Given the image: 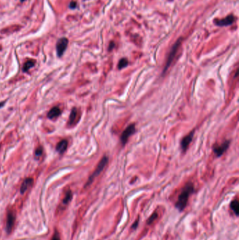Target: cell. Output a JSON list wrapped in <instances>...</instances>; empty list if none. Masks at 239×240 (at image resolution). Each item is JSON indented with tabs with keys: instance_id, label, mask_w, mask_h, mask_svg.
I'll list each match as a JSON object with an SVG mask.
<instances>
[{
	"instance_id": "6da1fadb",
	"label": "cell",
	"mask_w": 239,
	"mask_h": 240,
	"mask_svg": "<svg viewBox=\"0 0 239 240\" xmlns=\"http://www.w3.org/2000/svg\"><path fill=\"white\" fill-rule=\"evenodd\" d=\"M194 191V186L192 183L189 182L184 186L180 193L178 195L175 203V206L179 211H182L186 207L189 197Z\"/></svg>"
},
{
	"instance_id": "ba28073f",
	"label": "cell",
	"mask_w": 239,
	"mask_h": 240,
	"mask_svg": "<svg viewBox=\"0 0 239 240\" xmlns=\"http://www.w3.org/2000/svg\"><path fill=\"white\" fill-rule=\"evenodd\" d=\"M194 133H195V131H192L191 132L189 133L188 135H187L186 136L184 137L182 140L180 145H181L182 150L183 152H185V151L187 149V148H188L189 144H190L191 141H192Z\"/></svg>"
},
{
	"instance_id": "7402d4cb",
	"label": "cell",
	"mask_w": 239,
	"mask_h": 240,
	"mask_svg": "<svg viewBox=\"0 0 239 240\" xmlns=\"http://www.w3.org/2000/svg\"><path fill=\"white\" fill-rule=\"evenodd\" d=\"M114 47V42H112L111 44H110V46H109V50L112 51V49H113Z\"/></svg>"
},
{
	"instance_id": "4fadbf2b",
	"label": "cell",
	"mask_w": 239,
	"mask_h": 240,
	"mask_svg": "<svg viewBox=\"0 0 239 240\" xmlns=\"http://www.w3.org/2000/svg\"><path fill=\"white\" fill-rule=\"evenodd\" d=\"M159 213V212H158V210H156V211L153 212V213L151 214V216H150V217L149 218V219H148L147 221V224L148 225H153L154 222L157 221L159 219V218L161 217V214L159 215V213Z\"/></svg>"
},
{
	"instance_id": "7c38bea8",
	"label": "cell",
	"mask_w": 239,
	"mask_h": 240,
	"mask_svg": "<svg viewBox=\"0 0 239 240\" xmlns=\"http://www.w3.org/2000/svg\"><path fill=\"white\" fill-rule=\"evenodd\" d=\"M68 142L66 140H63V141H60L56 145V150L58 151V153L60 154H63L65 151H66L67 148H68Z\"/></svg>"
},
{
	"instance_id": "7a4b0ae2",
	"label": "cell",
	"mask_w": 239,
	"mask_h": 240,
	"mask_svg": "<svg viewBox=\"0 0 239 240\" xmlns=\"http://www.w3.org/2000/svg\"><path fill=\"white\" fill-rule=\"evenodd\" d=\"M107 163H108V157L107 156H104L101 159V160L100 161V162L98 163V166H97L96 169H95V171L93 172V174L90 175V176L89 177V178H88V181H87L86 187L88 186L89 185L91 184L92 182L93 181L94 179L96 178V177H98V176H99L100 174H101L102 171H103V169L105 168L106 165L107 164Z\"/></svg>"
},
{
	"instance_id": "277c9868",
	"label": "cell",
	"mask_w": 239,
	"mask_h": 240,
	"mask_svg": "<svg viewBox=\"0 0 239 240\" xmlns=\"http://www.w3.org/2000/svg\"><path fill=\"white\" fill-rule=\"evenodd\" d=\"M135 132V124H131L126 129L124 130L121 135V143L124 145L128 142V139L130 135H132Z\"/></svg>"
},
{
	"instance_id": "2e32d148",
	"label": "cell",
	"mask_w": 239,
	"mask_h": 240,
	"mask_svg": "<svg viewBox=\"0 0 239 240\" xmlns=\"http://www.w3.org/2000/svg\"><path fill=\"white\" fill-rule=\"evenodd\" d=\"M76 115H77V110H76V108H73L72 110V112H71L70 117H69V125H72L74 124L75 119H76Z\"/></svg>"
},
{
	"instance_id": "52a82bcc",
	"label": "cell",
	"mask_w": 239,
	"mask_h": 240,
	"mask_svg": "<svg viewBox=\"0 0 239 240\" xmlns=\"http://www.w3.org/2000/svg\"><path fill=\"white\" fill-rule=\"evenodd\" d=\"M234 21H235L234 15H228V16H226V18H223V19L215 20V23L217 25V26H220V27L228 26V25H232V23L234 22Z\"/></svg>"
},
{
	"instance_id": "8992f818",
	"label": "cell",
	"mask_w": 239,
	"mask_h": 240,
	"mask_svg": "<svg viewBox=\"0 0 239 240\" xmlns=\"http://www.w3.org/2000/svg\"><path fill=\"white\" fill-rule=\"evenodd\" d=\"M229 141H226L223 142L222 144L220 145H217L216 147H214V153L217 157L222 156L224 153L226 152V149H228L229 146Z\"/></svg>"
},
{
	"instance_id": "e0dca14e",
	"label": "cell",
	"mask_w": 239,
	"mask_h": 240,
	"mask_svg": "<svg viewBox=\"0 0 239 240\" xmlns=\"http://www.w3.org/2000/svg\"><path fill=\"white\" fill-rule=\"evenodd\" d=\"M128 60L126 58H121L118 63V68L119 69V70H122L123 68H126V67L128 66Z\"/></svg>"
},
{
	"instance_id": "ac0fdd59",
	"label": "cell",
	"mask_w": 239,
	"mask_h": 240,
	"mask_svg": "<svg viewBox=\"0 0 239 240\" xmlns=\"http://www.w3.org/2000/svg\"><path fill=\"white\" fill-rule=\"evenodd\" d=\"M72 193L70 190H69V191L67 192V193H66V194H65L64 199H63V203L64 204H68L69 202H70V200H72Z\"/></svg>"
},
{
	"instance_id": "5bb4252c",
	"label": "cell",
	"mask_w": 239,
	"mask_h": 240,
	"mask_svg": "<svg viewBox=\"0 0 239 240\" xmlns=\"http://www.w3.org/2000/svg\"><path fill=\"white\" fill-rule=\"evenodd\" d=\"M230 208L232 210V211L236 214V216L238 215V208H239V203H238V200H234L231 202L230 204Z\"/></svg>"
},
{
	"instance_id": "603a6c76",
	"label": "cell",
	"mask_w": 239,
	"mask_h": 240,
	"mask_svg": "<svg viewBox=\"0 0 239 240\" xmlns=\"http://www.w3.org/2000/svg\"><path fill=\"white\" fill-rule=\"evenodd\" d=\"M4 103H0V107H1V106H3V105H4Z\"/></svg>"
},
{
	"instance_id": "d6986e66",
	"label": "cell",
	"mask_w": 239,
	"mask_h": 240,
	"mask_svg": "<svg viewBox=\"0 0 239 240\" xmlns=\"http://www.w3.org/2000/svg\"><path fill=\"white\" fill-rule=\"evenodd\" d=\"M43 152L42 147H38L36 150H35V156L36 157H40Z\"/></svg>"
},
{
	"instance_id": "3957f363",
	"label": "cell",
	"mask_w": 239,
	"mask_h": 240,
	"mask_svg": "<svg viewBox=\"0 0 239 240\" xmlns=\"http://www.w3.org/2000/svg\"><path fill=\"white\" fill-rule=\"evenodd\" d=\"M181 42H182V38H179L178 40H177V42L175 43V44L173 45V47H172L171 52H170V54L168 55V57L166 63H165L164 68H163V74H165V72L167 71L169 67L171 66V65L172 64V62L173 61L174 58H175V55H176L177 51H178L179 47V46H180Z\"/></svg>"
},
{
	"instance_id": "30bf717a",
	"label": "cell",
	"mask_w": 239,
	"mask_h": 240,
	"mask_svg": "<svg viewBox=\"0 0 239 240\" xmlns=\"http://www.w3.org/2000/svg\"><path fill=\"white\" fill-rule=\"evenodd\" d=\"M33 183V179L31 178H27L26 179H25L24 181L23 182V183L21 185V192L22 194L25 193V192L27 191L28 189L32 186V185Z\"/></svg>"
},
{
	"instance_id": "8fae6325",
	"label": "cell",
	"mask_w": 239,
	"mask_h": 240,
	"mask_svg": "<svg viewBox=\"0 0 239 240\" xmlns=\"http://www.w3.org/2000/svg\"><path fill=\"white\" fill-rule=\"evenodd\" d=\"M60 113L61 110H60V108L58 107H53L49 110L48 115H47V117L50 119H54L60 116Z\"/></svg>"
},
{
	"instance_id": "ffe728a7",
	"label": "cell",
	"mask_w": 239,
	"mask_h": 240,
	"mask_svg": "<svg viewBox=\"0 0 239 240\" xmlns=\"http://www.w3.org/2000/svg\"><path fill=\"white\" fill-rule=\"evenodd\" d=\"M51 240H60V235H59V234L58 232H56V233H54V235H53V237L51 238Z\"/></svg>"
},
{
	"instance_id": "9a60e30c",
	"label": "cell",
	"mask_w": 239,
	"mask_h": 240,
	"mask_svg": "<svg viewBox=\"0 0 239 240\" xmlns=\"http://www.w3.org/2000/svg\"><path fill=\"white\" fill-rule=\"evenodd\" d=\"M35 61L34 60H29L28 61H27L24 64V66L23 68V71L24 72H27L29 69H31L32 68L35 66Z\"/></svg>"
},
{
	"instance_id": "9c48e42d",
	"label": "cell",
	"mask_w": 239,
	"mask_h": 240,
	"mask_svg": "<svg viewBox=\"0 0 239 240\" xmlns=\"http://www.w3.org/2000/svg\"><path fill=\"white\" fill-rule=\"evenodd\" d=\"M7 231L8 233H10L12 230L13 225H14L15 223V213H13V211H9V213H7Z\"/></svg>"
},
{
	"instance_id": "5b68a950",
	"label": "cell",
	"mask_w": 239,
	"mask_h": 240,
	"mask_svg": "<svg viewBox=\"0 0 239 240\" xmlns=\"http://www.w3.org/2000/svg\"><path fill=\"white\" fill-rule=\"evenodd\" d=\"M68 39L65 37L63 38H60L57 42L56 44V50H57V54H58V57H61L64 54V52L66 50L67 47H68Z\"/></svg>"
},
{
	"instance_id": "44dd1931",
	"label": "cell",
	"mask_w": 239,
	"mask_h": 240,
	"mask_svg": "<svg viewBox=\"0 0 239 240\" xmlns=\"http://www.w3.org/2000/svg\"><path fill=\"white\" fill-rule=\"evenodd\" d=\"M76 1H72V2L70 4V7L71 9H74V8H76Z\"/></svg>"
}]
</instances>
